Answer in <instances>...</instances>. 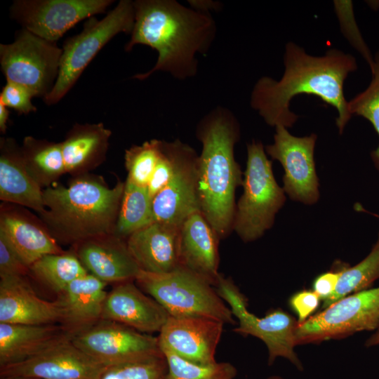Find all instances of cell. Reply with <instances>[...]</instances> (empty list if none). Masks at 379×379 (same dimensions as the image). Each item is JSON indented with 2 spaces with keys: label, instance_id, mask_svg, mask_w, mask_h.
I'll return each mask as SVG.
<instances>
[{
  "label": "cell",
  "instance_id": "obj_1",
  "mask_svg": "<svg viewBox=\"0 0 379 379\" xmlns=\"http://www.w3.org/2000/svg\"><path fill=\"white\" fill-rule=\"evenodd\" d=\"M284 71L279 80L261 77L254 84L250 105L270 126H293L298 116L290 108L291 100L300 94L314 95L338 112L335 124L339 133L352 115L344 95V83L357 69L356 58L337 49L321 56L312 55L298 44L288 41L284 54Z\"/></svg>",
  "mask_w": 379,
  "mask_h": 379
},
{
  "label": "cell",
  "instance_id": "obj_2",
  "mask_svg": "<svg viewBox=\"0 0 379 379\" xmlns=\"http://www.w3.org/2000/svg\"><path fill=\"white\" fill-rule=\"evenodd\" d=\"M135 19L131 38L124 49L135 45L157 51L154 67L133 79L145 80L157 72L179 80L195 77L197 55H205L214 41L216 23L211 13L197 11L175 0L133 1Z\"/></svg>",
  "mask_w": 379,
  "mask_h": 379
},
{
  "label": "cell",
  "instance_id": "obj_3",
  "mask_svg": "<svg viewBox=\"0 0 379 379\" xmlns=\"http://www.w3.org/2000/svg\"><path fill=\"white\" fill-rule=\"evenodd\" d=\"M240 134L238 119L222 106L204 115L196 128L197 138L202 145L197 162L200 211L220 240L232 231L235 192L243 184L234 157Z\"/></svg>",
  "mask_w": 379,
  "mask_h": 379
},
{
  "label": "cell",
  "instance_id": "obj_4",
  "mask_svg": "<svg viewBox=\"0 0 379 379\" xmlns=\"http://www.w3.org/2000/svg\"><path fill=\"white\" fill-rule=\"evenodd\" d=\"M125 183L112 188L89 178L43 191L41 213L49 230L63 241H84L113 234Z\"/></svg>",
  "mask_w": 379,
  "mask_h": 379
},
{
  "label": "cell",
  "instance_id": "obj_5",
  "mask_svg": "<svg viewBox=\"0 0 379 379\" xmlns=\"http://www.w3.org/2000/svg\"><path fill=\"white\" fill-rule=\"evenodd\" d=\"M244 192L236 204L232 231L244 241L258 239L274 222L286 201L285 192L276 181L272 161L261 142L247 144Z\"/></svg>",
  "mask_w": 379,
  "mask_h": 379
},
{
  "label": "cell",
  "instance_id": "obj_6",
  "mask_svg": "<svg viewBox=\"0 0 379 379\" xmlns=\"http://www.w3.org/2000/svg\"><path fill=\"white\" fill-rule=\"evenodd\" d=\"M135 280L170 316L205 317L224 324L236 323L213 286L182 265L164 274L140 270Z\"/></svg>",
  "mask_w": 379,
  "mask_h": 379
},
{
  "label": "cell",
  "instance_id": "obj_7",
  "mask_svg": "<svg viewBox=\"0 0 379 379\" xmlns=\"http://www.w3.org/2000/svg\"><path fill=\"white\" fill-rule=\"evenodd\" d=\"M133 1L121 0L101 20L87 19L82 31L67 38L62 47L56 82L44 98L47 105L58 102L74 86L98 52L119 33L131 34L134 25Z\"/></svg>",
  "mask_w": 379,
  "mask_h": 379
},
{
  "label": "cell",
  "instance_id": "obj_8",
  "mask_svg": "<svg viewBox=\"0 0 379 379\" xmlns=\"http://www.w3.org/2000/svg\"><path fill=\"white\" fill-rule=\"evenodd\" d=\"M62 52L56 42L21 28L13 42L0 44L1 69L6 81L21 85L44 99L58 79Z\"/></svg>",
  "mask_w": 379,
  "mask_h": 379
},
{
  "label": "cell",
  "instance_id": "obj_9",
  "mask_svg": "<svg viewBox=\"0 0 379 379\" xmlns=\"http://www.w3.org/2000/svg\"><path fill=\"white\" fill-rule=\"evenodd\" d=\"M215 287L218 294L228 304L233 316L238 319V326L233 331L243 336L251 335L261 340L267 348L269 366L281 357L288 359L298 370H304L294 350L297 345V319L281 309L274 310L264 317L251 313L247 309L245 295L230 278L221 274Z\"/></svg>",
  "mask_w": 379,
  "mask_h": 379
},
{
  "label": "cell",
  "instance_id": "obj_10",
  "mask_svg": "<svg viewBox=\"0 0 379 379\" xmlns=\"http://www.w3.org/2000/svg\"><path fill=\"white\" fill-rule=\"evenodd\" d=\"M379 328V287L354 293L337 300L296 328V344L342 339Z\"/></svg>",
  "mask_w": 379,
  "mask_h": 379
},
{
  "label": "cell",
  "instance_id": "obj_11",
  "mask_svg": "<svg viewBox=\"0 0 379 379\" xmlns=\"http://www.w3.org/2000/svg\"><path fill=\"white\" fill-rule=\"evenodd\" d=\"M72 342L107 366L163 354L158 337L105 319L76 333Z\"/></svg>",
  "mask_w": 379,
  "mask_h": 379
},
{
  "label": "cell",
  "instance_id": "obj_12",
  "mask_svg": "<svg viewBox=\"0 0 379 379\" xmlns=\"http://www.w3.org/2000/svg\"><path fill=\"white\" fill-rule=\"evenodd\" d=\"M114 0H15L11 18L22 28L57 42L80 21L105 13Z\"/></svg>",
  "mask_w": 379,
  "mask_h": 379
},
{
  "label": "cell",
  "instance_id": "obj_13",
  "mask_svg": "<svg viewBox=\"0 0 379 379\" xmlns=\"http://www.w3.org/2000/svg\"><path fill=\"white\" fill-rule=\"evenodd\" d=\"M317 136L312 133L298 137L287 128L275 127L274 142L265 147V152L278 161L284 170L283 189L291 199L305 204H313L319 197V180L314 162Z\"/></svg>",
  "mask_w": 379,
  "mask_h": 379
},
{
  "label": "cell",
  "instance_id": "obj_14",
  "mask_svg": "<svg viewBox=\"0 0 379 379\" xmlns=\"http://www.w3.org/2000/svg\"><path fill=\"white\" fill-rule=\"evenodd\" d=\"M174 168L167 185L152 199L154 222L180 227L192 214L201 212L198 157L196 150L175 139Z\"/></svg>",
  "mask_w": 379,
  "mask_h": 379
},
{
  "label": "cell",
  "instance_id": "obj_15",
  "mask_svg": "<svg viewBox=\"0 0 379 379\" xmlns=\"http://www.w3.org/2000/svg\"><path fill=\"white\" fill-rule=\"evenodd\" d=\"M72 338L60 341L26 360L0 367V375H23L37 379H100L107 366L76 347Z\"/></svg>",
  "mask_w": 379,
  "mask_h": 379
},
{
  "label": "cell",
  "instance_id": "obj_16",
  "mask_svg": "<svg viewBox=\"0 0 379 379\" xmlns=\"http://www.w3.org/2000/svg\"><path fill=\"white\" fill-rule=\"evenodd\" d=\"M224 324L205 317L170 316L159 332V347L197 364H214Z\"/></svg>",
  "mask_w": 379,
  "mask_h": 379
},
{
  "label": "cell",
  "instance_id": "obj_17",
  "mask_svg": "<svg viewBox=\"0 0 379 379\" xmlns=\"http://www.w3.org/2000/svg\"><path fill=\"white\" fill-rule=\"evenodd\" d=\"M170 314L132 281L119 283L107 295L101 319L115 321L141 333L160 332Z\"/></svg>",
  "mask_w": 379,
  "mask_h": 379
},
{
  "label": "cell",
  "instance_id": "obj_18",
  "mask_svg": "<svg viewBox=\"0 0 379 379\" xmlns=\"http://www.w3.org/2000/svg\"><path fill=\"white\" fill-rule=\"evenodd\" d=\"M65 321L60 300L51 302L39 298L25 277H1L0 323L42 325Z\"/></svg>",
  "mask_w": 379,
  "mask_h": 379
},
{
  "label": "cell",
  "instance_id": "obj_19",
  "mask_svg": "<svg viewBox=\"0 0 379 379\" xmlns=\"http://www.w3.org/2000/svg\"><path fill=\"white\" fill-rule=\"evenodd\" d=\"M126 244L142 271L164 274L180 265L179 227L153 222L131 234Z\"/></svg>",
  "mask_w": 379,
  "mask_h": 379
},
{
  "label": "cell",
  "instance_id": "obj_20",
  "mask_svg": "<svg viewBox=\"0 0 379 379\" xmlns=\"http://www.w3.org/2000/svg\"><path fill=\"white\" fill-rule=\"evenodd\" d=\"M219 238L201 212L190 215L180 227V265L215 286L220 273Z\"/></svg>",
  "mask_w": 379,
  "mask_h": 379
},
{
  "label": "cell",
  "instance_id": "obj_21",
  "mask_svg": "<svg viewBox=\"0 0 379 379\" xmlns=\"http://www.w3.org/2000/svg\"><path fill=\"white\" fill-rule=\"evenodd\" d=\"M107 236L81 241L78 258L87 271L107 284L135 280L140 270L126 242L114 234Z\"/></svg>",
  "mask_w": 379,
  "mask_h": 379
},
{
  "label": "cell",
  "instance_id": "obj_22",
  "mask_svg": "<svg viewBox=\"0 0 379 379\" xmlns=\"http://www.w3.org/2000/svg\"><path fill=\"white\" fill-rule=\"evenodd\" d=\"M74 334L63 324L0 323V367L26 360Z\"/></svg>",
  "mask_w": 379,
  "mask_h": 379
},
{
  "label": "cell",
  "instance_id": "obj_23",
  "mask_svg": "<svg viewBox=\"0 0 379 379\" xmlns=\"http://www.w3.org/2000/svg\"><path fill=\"white\" fill-rule=\"evenodd\" d=\"M0 199L40 213L46 211L41 186L28 172L21 147L12 138L0 142Z\"/></svg>",
  "mask_w": 379,
  "mask_h": 379
},
{
  "label": "cell",
  "instance_id": "obj_24",
  "mask_svg": "<svg viewBox=\"0 0 379 379\" xmlns=\"http://www.w3.org/2000/svg\"><path fill=\"white\" fill-rule=\"evenodd\" d=\"M106 284L88 273L72 281L60 294L65 310L63 325L76 333L100 320Z\"/></svg>",
  "mask_w": 379,
  "mask_h": 379
},
{
  "label": "cell",
  "instance_id": "obj_25",
  "mask_svg": "<svg viewBox=\"0 0 379 379\" xmlns=\"http://www.w3.org/2000/svg\"><path fill=\"white\" fill-rule=\"evenodd\" d=\"M111 131L102 123L75 124L61 142L66 172L84 171L102 162Z\"/></svg>",
  "mask_w": 379,
  "mask_h": 379
},
{
  "label": "cell",
  "instance_id": "obj_26",
  "mask_svg": "<svg viewBox=\"0 0 379 379\" xmlns=\"http://www.w3.org/2000/svg\"><path fill=\"white\" fill-rule=\"evenodd\" d=\"M0 233L28 267L45 255L63 253L50 234L14 213L1 215Z\"/></svg>",
  "mask_w": 379,
  "mask_h": 379
},
{
  "label": "cell",
  "instance_id": "obj_27",
  "mask_svg": "<svg viewBox=\"0 0 379 379\" xmlns=\"http://www.w3.org/2000/svg\"><path fill=\"white\" fill-rule=\"evenodd\" d=\"M21 152L28 172L40 186L66 173L61 142L25 137Z\"/></svg>",
  "mask_w": 379,
  "mask_h": 379
},
{
  "label": "cell",
  "instance_id": "obj_28",
  "mask_svg": "<svg viewBox=\"0 0 379 379\" xmlns=\"http://www.w3.org/2000/svg\"><path fill=\"white\" fill-rule=\"evenodd\" d=\"M153 222L152 199L147 187L126 180L113 234L121 239L128 237Z\"/></svg>",
  "mask_w": 379,
  "mask_h": 379
},
{
  "label": "cell",
  "instance_id": "obj_29",
  "mask_svg": "<svg viewBox=\"0 0 379 379\" xmlns=\"http://www.w3.org/2000/svg\"><path fill=\"white\" fill-rule=\"evenodd\" d=\"M29 269L36 279L59 294L72 281L88 273L77 256L65 253L45 255Z\"/></svg>",
  "mask_w": 379,
  "mask_h": 379
},
{
  "label": "cell",
  "instance_id": "obj_30",
  "mask_svg": "<svg viewBox=\"0 0 379 379\" xmlns=\"http://www.w3.org/2000/svg\"><path fill=\"white\" fill-rule=\"evenodd\" d=\"M379 279V233L370 253L353 267H343L334 293L323 301L325 309L348 295L368 289Z\"/></svg>",
  "mask_w": 379,
  "mask_h": 379
},
{
  "label": "cell",
  "instance_id": "obj_31",
  "mask_svg": "<svg viewBox=\"0 0 379 379\" xmlns=\"http://www.w3.org/2000/svg\"><path fill=\"white\" fill-rule=\"evenodd\" d=\"M168 364L164 379H234L236 367L230 362L200 365L188 361L173 352L161 350Z\"/></svg>",
  "mask_w": 379,
  "mask_h": 379
},
{
  "label": "cell",
  "instance_id": "obj_32",
  "mask_svg": "<svg viewBox=\"0 0 379 379\" xmlns=\"http://www.w3.org/2000/svg\"><path fill=\"white\" fill-rule=\"evenodd\" d=\"M371 80L368 86L348 101L351 114L362 117L373 126L379 136V50L373 55L370 69ZM371 157L379 171V145L371 153Z\"/></svg>",
  "mask_w": 379,
  "mask_h": 379
},
{
  "label": "cell",
  "instance_id": "obj_33",
  "mask_svg": "<svg viewBox=\"0 0 379 379\" xmlns=\"http://www.w3.org/2000/svg\"><path fill=\"white\" fill-rule=\"evenodd\" d=\"M161 140L152 139L140 145H133L125 152L126 180L141 187H147L155 169Z\"/></svg>",
  "mask_w": 379,
  "mask_h": 379
},
{
  "label": "cell",
  "instance_id": "obj_34",
  "mask_svg": "<svg viewBox=\"0 0 379 379\" xmlns=\"http://www.w3.org/2000/svg\"><path fill=\"white\" fill-rule=\"evenodd\" d=\"M167 370L162 354L109 366L100 379H164Z\"/></svg>",
  "mask_w": 379,
  "mask_h": 379
},
{
  "label": "cell",
  "instance_id": "obj_35",
  "mask_svg": "<svg viewBox=\"0 0 379 379\" xmlns=\"http://www.w3.org/2000/svg\"><path fill=\"white\" fill-rule=\"evenodd\" d=\"M334 7L341 32L351 45L361 54L371 69L373 64V55L366 45L356 23L352 1H334Z\"/></svg>",
  "mask_w": 379,
  "mask_h": 379
},
{
  "label": "cell",
  "instance_id": "obj_36",
  "mask_svg": "<svg viewBox=\"0 0 379 379\" xmlns=\"http://www.w3.org/2000/svg\"><path fill=\"white\" fill-rule=\"evenodd\" d=\"M175 141L161 140L160 154L147 186L152 199L161 192L168 183L174 168Z\"/></svg>",
  "mask_w": 379,
  "mask_h": 379
},
{
  "label": "cell",
  "instance_id": "obj_37",
  "mask_svg": "<svg viewBox=\"0 0 379 379\" xmlns=\"http://www.w3.org/2000/svg\"><path fill=\"white\" fill-rule=\"evenodd\" d=\"M34 97V94L27 88L6 81L0 93V102L20 114H27L36 111L32 102Z\"/></svg>",
  "mask_w": 379,
  "mask_h": 379
},
{
  "label": "cell",
  "instance_id": "obj_38",
  "mask_svg": "<svg viewBox=\"0 0 379 379\" xmlns=\"http://www.w3.org/2000/svg\"><path fill=\"white\" fill-rule=\"evenodd\" d=\"M28 272L29 267L0 233V277H25Z\"/></svg>",
  "mask_w": 379,
  "mask_h": 379
},
{
  "label": "cell",
  "instance_id": "obj_39",
  "mask_svg": "<svg viewBox=\"0 0 379 379\" xmlns=\"http://www.w3.org/2000/svg\"><path fill=\"white\" fill-rule=\"evenodd\" d=\"M320 297L314 291H300L293 295L289 305L298 315V324L306 321L318 308Z\"/></svg>",
  "mask_w": 379,
  "mask_h": 379
},
{
  "label": "cell",
  "instance_id": "obj_40",
  "mask_svg": "<svg viewBox=\"0 0 379 379\" xmlns=\"http://www.w3.org/2000/svg\"><path fill=\"white\" fill-rule=\"evenodd\" d=\"M332 270L319 275L313 283V291L322 301L328 299L335 291L342 270Z\"/></svg>",
  "mask_w": 379,
  "mask_h": 379
},
{
  "label": "cell",
  "instance_id": "obj_41",
  "mask_svg": "<svg viewBox=\"0 0 379 379\" xmlns=\"http://www.w3.org/2000/svg\"><path fill=\"white\" fill-rule=\"evenodd\" d=\"M188 2L192 8L208 13H210V11H218L221 6L218 2L208 0H190Z\"/></svg>",
  "mask_w": 379,
  "mask_h": 379
},
{
  "label": "cell",
  "instance_id": "obj_42",
  "mask_svg": "<svg viewBox=\"0 0 379 379\" xmlns=\"http://www.w3.org/2000/svg\"><path fill=\"white\" fill-rule=\"evenodd\" d=\"M10 116L9 108L0 102V131L4 133L7 128V122Z\"/></svg>",
  "mask_w": 379,
  "mask_h": 379
},
{
  "label": "cell",
  "instance_id": "obj_43",
  "mask_svg": "<svg viewBox=\"0 0 379 379\" xmlns=\"http://www.w3.org/2000/svg\"><path fill=\"white\" fill-rule=\"evenodd\" d=\"M378 345H379V328L365 342L366 347Z\"/></svg>",
  "mask_w": 379,
  "mask_h": 379
},
{
  "label": "cell",
  "instance_id": "obj_44",
  "mask_svg": "<svg viewBox=\"0 0 379 379\" xmlns=\"http://www.w3.org/2000/svg\"><path fill=\"white\" fill-rule=\"evenodd\" d=\"M1 379H37V378L23 376V375H5V376H1Z\"/></svg>",
  "mask_w": 379,
  "mask_h": 379
},
{
  "label": "cell",
  "instance_id": "obj_45",
  "mask_svg": "<svg viewBox=\"0 0 379 379\" xmlns=\"http://www.w3.org/2000/svg\"><path fill=\"white\" fill-rule=\"evenodd\" d=\"M266 379H284V378L279 375H272V376L268 377Z\"/></svg>",
  "mask_w": 379,
  "mask_h": 379
}]
</instances>
